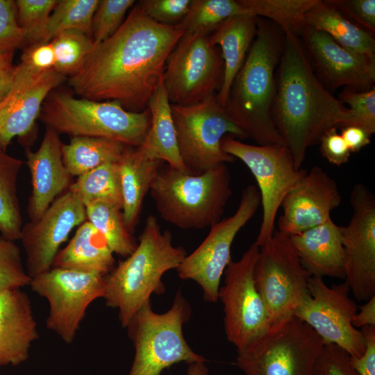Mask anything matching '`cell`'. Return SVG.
<instances>
[{
    "label": "cell",
    "instance_id": "6da1fadb",
    "mask_svg": "<svg viewBox=\"0 0 375 375\" xmlns=\"http://www.w3.org/2000/svg\"><path fill=\"white\" fill-rule=\"evenodd\" d=\"M183 34L151 19L137 3L111 36L93 47L68 84L80 98L142 112L162 84L167 58Z\"/></svg>",
    "mask_w": 375,
    "mask_h": 375
},
{
    "label": "cell",
    "instance_id": "7a4b0ae2",
    "mask_svg": "<svg viewBox=\"0 0 375 375\" xmlns=\"http://www.w3.org/2000/svg\"><path fill=\"white\" fill-rule=\"evenodd\" d=\"M284 34L272 117L300 169L308 149L328 129L349 126L351 115L317 78L297 35Z\"/></svg>",
    "mask_w": 375,
    "mask_h": 375
},
{
    "label": "cell",
    "instance_id": "3957f363",
    "mask_svg": "<svg viewBox=\"0 0 375 375\" xmlns=\"http://www.w3.org/2000/svg\"><path fill=\"white\" fill-rule=\"evenodd\" d=\"M282 48L276 28L257 20L256 35L224 107L247 138L258 145L285 144L272 117L276 88L274 72Z\"/></svg>",
    "mask_w": 375,
    "mask_h": 375
},
{
    "label": "cell",
    "instance_id": "277c9868",
    "mask_svg": "<svg viewBox=\"0 0 375 375\" xmlns=\"http://www.w3.org/2000/svg\"><path fill=\"white\" fill-rule=\"evenodd\" d=\"M186 256L183 247L173 244L170 231H162L156 217L149 216L134 251L106 275L103 299L106 306L118 310L123 328L152 294L164 293L162 275L176 269Z\"/></svg>",
    "mask_w": 375,
    "mask_h": 375
},
{
    "label": "cell",
    "instance_id": "5b68a950",
    "mask_svg": "<svg viewBox=\"0 0 375 375\" xmlns=\"http://www.w3.org/2000/svg\"><path fill=\"white\" fill-rule=\"evenodd\" d=\"M231 181L226 164L199 175L167 165L159 170L149 191L165 222L183 229H202L221 220L232 194Z\"/></svg>",
    "mask_w": 375,
    "mask_h": 375
},
{
    "label": "cell",
    "instance_id": "8992f818",
    "mask_svg": "<svg viewBox=\"0 0 375 375\" xmlns=\"http://www.w3.org/2000/svg\"><path fill=\"white\" fill-rule=\"evenodd\" d=\"M39 119L59 134L104 138L133 147L142 144L151 125L148 108L134 112L117 101L76 98L54 90L44 101Z\"/></svg>",
    "mask_w": 375,
    "mask_h": 375
},
{
    "label": "cell",
    "instance_id": "52a82bcc",
    "mask_svg": "<svg viewBox=\"0 0 375 375\" xmlns=\"http://www.w3.org/2000/svg\"><path fill=\"white\" fill-rule=\"evenodd\" d=\"M191 314L190 305L180 290L171 308L164 313L155 312L151 302L141 308L126 326L135 348L127 375H160L181 362H206L191 349L183 335V324Z\"/></svg>",
    "mask_w": 375,
    "mask_h": 375
},
{
    "label": "cell",
    "instance_id": "ba28073f",
    "mask_svg": "<svg viewBox=\"0 0 375 375\" xmlns=\"http://www.w3.org/2000/svg\"><path fill=\"white\" fill-rule=\"evenodd\" d=\"M324 344L308 325L292 316L237 351L235 362L244 375H314Z\"/></svg>",
    "mask_w": 375,
    "mask_h": 375
},
{
    "label": "cell",
    "instance_id": "9c48e42d",
    "mask_svg": "<svg viewBox=\"0 0 375 375\" xmlns=\"http://www.w3.org/2000/svg\"><path fill=\"white\" fill-rule=\"evenodd\" d=\"M215 95L193 105L171 104L179 153L188 172L192 175L234 161L235 158L222 149L224 137L247 138Z\"/></svg>",
    "mask_w": 375,
    "mask_h": 375
},
{
    "label": "cell",
    "instance_id": "30bf717a",
    "mask_svg": "<svg viewBox=\"0 0 375 375\" xmlns=\"http://www.w3.org/2000/svg\"><path fill=\"white\" fill-rule=\"evenodd\" d=\"M310 277L290 235L275 231L260 246L254 281L267 308L271 326L293 316L297 307L309 295Z\"/></svg>",
    "mask_w": 375,
    "mask_h": 375
},
{
    "label": "cell",
    "instance_id": "8fae6325",
    "mask_svg": "<svg viewBox=\"0 0 375 375\" xmlns=\"http://www.w3.org/2000/svg\"><path fill=\"white\" fill-rule=\"evenodd\" d=\"M221 146L224 152L242 161L257 182L262 215L255 242L260 247L275 231L278 210L285 197L307 170L296 167L285 144L253 145L226 135Z\"/></svg>",
    "mask_w": 375,
    "mask_h": 375
},
{
    "label": "cell",
    "instance_id": "7c38bea8",
    "mask_svg": "<svg viewBox=\"0 0 375 375\" xmlns=\"http://www.w3.org/2000/svg\"><path fill=\"white\" fill-rule=\"evenodd\" d=\"M106 275L65 267H51L31 278L32 291L47 299L46 327L67 344L75 339L89 306L103 298Z\"/></svg>",
    "mask_w": 375,
    "mask_h": 375
},
{
    "label": "cell",
    "instance_id": "4fadbf2b",
    "mask_svg": "<svg viewBox=\"0 0 375 375\" xmlns=\"http://www.w3.org/2000/svg\"><path fill=\"white\" fill-rule=\"evenodd\" d=\"M210 34L184 33L170 53L162 83L171 104L193 105L219 90L224 62Z\"/></svg>",
    "mask_w": 375,
    "mask_h": 375
},
{
    "label": "cell",
    "instance_id": "5bb4252c",
    "mask_svg": "<svg viewBox=\"0 0 375 375\" xmlns=\"http://www.w3.org/2000/svg\"><path fill=\"white\" fill-rule=\"evenodd\" d=\"M260 247L253 242L238 261L226 267L218 299L224 306L226 339L237 351L264 335L271 328L265 305L254 281V268Z\"/></svg>",
    "mask_w": 375,
    "mask_h": 375
},
{
    "label": "cell",
    "instance_id": "9a60e30c",
    "mask_svg": "<svg viewBox=\"0 0 375 375\" xmlns=\"http://www.w3.org/2000/svg\"><path fill=\"white\" fill-rule=\"evenodd\" d=\"M260 206V197L257 187L248 185L242 190L235 213L212 225L201 244L187 255L176 269L181 279L194 281L201 287L205 301L214 303L218 300L221 278L232 260L233 242Z\"/></svg>",
    "mask_w": 375,
    "mask_h": 375
},
{
    "label": "cell",
    "instance_id": "2e32d148",
    "mask_svg": "<svg viewBox=\"0 0 375 375\" xmlns=\"http://www.w3.org/2000/svg\"><path fill=\"white\" fill-rule=\"evenodd\" d=\"M309 295L293 316L308 325L324 344H334L351 357L360 356L365 349L364 336L352 324L358 306L350 298V289L344 282L328 287L323 278L311 276Z\"/></svg>",
    "mask_w": 375,
    "mask_h": 375
},
{
    "label": "cell",
    "instance_id": "e0dca14e",
    "mask_svg": "<svg viewBox=\"0 0 375 375\" xmlns=\"http://www.w3.org/2000/svg\"><path fill=\"white\" fill-rule=\"evenodd\" d=\"M352 216L340 226L344 252V282L358 301L375 296V197L363 183L350 194Z\"/></svg>",
    "mask_w": 375,
    "mask_h": 375
},
{
    "label": "cell",
    "instance_id": "ac0fdd59",
    "mask_svg": "<svg viewBox=\"0 0 375 375\" xmlns=\"http://www.w3.org/2000/svg\"><path fill=\"white\" fill-rule=\"evenodd\" d=\"M87 220L83 203L66 190L35 222L23 226L19 240L25 251V267L32 278L51 269L55 258L72 231Z\"/></svg>",
    "mask_w": 375,
    "mask_h": 375
},
{
    "label": "cell",
    "instance_id": "d6986e66",
    "mask_svg": "<svg viewBox=\"0 0 375 375\" xmlns=\"http://www.w3.org/2000/svg\"><path fill=\"white\" fill-rule=\"evenodd\" d=\"M66 76L55 69L37 71L23 61L15 66L10 89L0 103V147L6 151L14 138H25L39 118L48 95Z\"/></svg>",
    "mask_w": 375,
    "mask_h": 375
},
{
    "label": "cell",
    "instance_id": "ffe728a7",
    "mask_svg": "<svg viewBox=\"0 0 375 375\" xmlns=\"http://www.w3.org/2000/svg\"><path fill=\"white\" fill-rule=\"evenodd\" d=\"M342 201L335 181L322 167L314 166L285 197L278 219V231L288 235L320 225Z\"/></svg>",
    "mask_w": 375,
    "mask_h": 375
},
{
    "label": "cell",
    "instance_id": "44dd1931",
    "mask_svg": "<svg viewBox=\"0 0 375 375\" xmlns=\"http://www.w3.org/2000/svg\"><path fill=\"white\" fill-rule=\"evenodd\" d=\"M303 34L317 72L329 87L349 86L365 91L374 86L375 58L345 49L326 33L310 27H306Z\"/></svg>",
    "mask_w": 375,
    "mask_h": 375
},
{
    "label": "cell",
    "instance_id": "7402d4cb",
    "mask_svg": "<svg viewBox=\"0 0 375 375\" xmlns=\"http://www.w3.org/2000/svg\"><path fill=\"white\" fill-rule=\"evenodd\" d=\"M60 134L49 126L35 151L26 150V165L31 177L32 190L28 201L30 222H35L53 201L68 190L72 176L62 162V146Z\"/></svg>",
    "mask_w": 375,
    "mask_h": 375
},
{
    "label": "cell",
    "instance_id": "603a6c76",
    "mask_svg": "<svg viewBox=\"0 0 375 375\" xmlns=\"http://www.w3.org/2000/svg\"><path fill=\"white\" fill-rule=\"evenodd\" d=\"M39 338L31 301L22 288L0 289V367L25 362Z\"/></svg>",
    "mask_w": 375,
    "mask_h": 375
},
{
    "label": "cell",
    "instance_id": "cb8c5ba5",
    "mask_svg": "<svg viewBox=\"0 0 375 375\" xmlns=\"http://www.w3.org/2000/svg\"><path fill=\"white\" fill-rule=\"evenodd\" d=\"M290 238L303 266L311 276L344 278V252L340 226L331 217Z\"/></svg>",
    "mask_w": 375,
    "mask_h": 375
},
{
    "label": "cell",
    "instance_id": "d4e9b609",
    "mask_svg": "<svg viewBox=\"0 0 375 375\" xmlns=\"http://www.w3.org/2000/svg\"><path fill=\"white\" fill-rule=\"evenodd\" d=\"M164 163L150 157L139 147L129 146H126L117 161L123 217L131 233L139 222L144 199Z\"/></svg>",
    "mask_w": 375,
    "mask_h": 375
},
{
    "label": "cell",
    "instance_id": "484cf974",
    "mask_svg": "<svg viewBox=\"0 0 375 375\" xmlns=\"http://www.w3.org/2000/svg\"><path fill=\"white\" fill-rule=\"evenodd\" d=\"M257 31V18L249 14L233 16L223 22L210 34V40L217 46L224 62L221 86L216 93L224 108L232 83L242 67Z\"/></svg>",
    "mask_w": 375,
    "mask_h": 375
},
{
    "label": "cell",
    "instance_id": "4316f807",
    "mask_svg": "<svg viewBox=\"0 0 375 375\" xmlns=\"http://www.w3.org/2000/svg\"><path fill=\"white\" fill-rule=\"evenodd\" d=\"M147 108L151 114V125L139 147L150 157L188 173L179 153L171 103L163 83L149 100Z\"/></svg>",
    "mask_w": 375,
    "mask_h": 375
},
{
    "label": "cell",
    "instance_id": "83f0119b",
    "mask_svg": "<svg viewBox=\"0 0 375 375\" xmlns=\"http://www.w3.org/2000/svg\"><path fill=\"white\" fill-rule=\"evenodd\" d=\"M113 253L104 238L88 220L79 225L68 244L56 255L52 267L108 274L115 267Z\"/></svg>",
    "mask_w": 375,
    "mask_h": 375
},
{
    "label": "cell",
    "instance_id": "f1b7e54d",
    "mask_svg": "<svg viewBox=\"0 0 375 375\" xmlns=\"http://www.w3.org/2000/svg\"><path fill=\"white\" fill-rule=\"evenodd\" d=\"M305 24L306 27L326 33L345 49L375 58L372 35L347 19L326 1L317 0L306 14Z\"/></svg>",
    "mask_w": 375,
    "mask_h": 375
},
{
    "label": "cell",
    "instance_id": "f546056e",
    "mask_svg": "<svg viewBox=\"0 0 375 375\" xmlns=\"http://www.w3.org/2000/svg\"><path fill=\"white\" fill-rule=\"evenodd\" d=\"M126 145L117 140L96 137H71L62 146V162L67 172L79 176L109 162H117Z\"/></svg>",
    "mask_w": 375,
    "mask_h": 375
},
{
    "label": "cell",
    "instance_id": "4dcf8cb0",
    "mask_svg": "<svg viewBox=\"0 0 375 375\" xmlns=\"http://www.w3.org/2000/svg\"><path fill=\"white\" fill-rule=\"evenodd\" d=\"M24 162L0 147V233L19 240L23 221L17 194V178Z\"/></svg>",
    "mask_w": 375,
    "mask_h": 375
},
{
    "label": "cell",
    "instance_id": "1f68e13d",
    "mask_svg": "<svg viewBox=\"0 0 375 375\" xmlns=\"http://www.w3.org/2000/svg\"><path fill=\"white\" fill-rule=\"evenodd\" d=\"M87 220L104 238L113 253L128 257L138 242L126 228L122 206L108 201L98 200L85 205Z\"/></svg>",
    "mask_w": 375,
    "mask_h": 375
},
{
    "label": "cell",
    "instance_id": "d6a6232c",
    "mask_svg": "<svg viewBox=\"0 0 375 375\" xmlns=\"http://www.w3.org/2000/svg\"><path fill=\"white\" fill-rule=\"evenodd\" d=\"M253 17L273 21L283 33L294 35L305 29V16L317 0H238Z\"/></svg>",
    "mask_w": 375,
    "mask_h": 375
},
{
    "label": "cell",
    "instance_id": "836d02e7",
    "mask_svg": "<svg viewBox=\"0 0 375 375\" xmlns=\"http://www.w3.org/2000/svg\"><path fill=\"white\" fill-rule=\"evenodd\" d=\"M68 190L74 193L83 204L108 201L122 208V197L117 162L104 163L77 177Z\"/></svg>",
    "mask_w": 375,
    "mask_h": 375
},
{
    "label": "cell",
    "instance_id": "e575fe53",
    "mask_svg": "<svg viewBox=\"0 0 375 375\" xmlns=\"http://www.w3.org/2000/svg\"><path fill=\"white\" fill-rule=\"evenodd\" d=\"M99 1L58 0L48 19L40 42H49L66 31H78L91 36L92 18Z\"/></svg>",
    "mask_w": 375,
    "mask_h": 375
},
{
    "label": "cell",
    "instance_id": "d590c367",
    "mask_svg": "<svg viewBox=\"0 0 375 375\" xmlns=\"http://www.w3.org/2000/svg\"><path fill=\"white\" fill-rule=\"evenodd\" d=\"M248 14L235 0H192L186 16L176 25L184 33H211L231 17Z\"/></svg>",
    "mask_w": 375,
    "mask_h": 375
},
{
    "label": "cell",
    "instance_id": "8d00e7d4",
    "mask_svg": "<svg viewBox=\"0 0 375 375\" xmlns=\"http://www.w3.org/2000/svg\"><path fill=\"white\" fill-rule=\"evenodd\" d=\"M55 53L54 69L70 76L82 66L93 49L92 37L78 31H66L51 41Z\"/></svg>",
    "mask_w": 375,
    "mask_h": 375
},
{
    "label": "cell",
    "instance_id": "74e56055",
    "mask_svg": "<svg viewBox=\"0 0 375 375\" xmlns=\"http://www.w3.org/2000/svg\"><path fill=\"white\" fill-rule=\"evenodd\" d=\"M58 0H17V21L28 44L40 42L48 19Z\"/></svg>",
    "mask_w": 375,
    "mask_h": 375
},
{
    "label": "cell",
    "instance_id": "f35d334b",
    "mask_svg": "<svg viewBox=\"0 0 375 375\" xmlns=\"http://www.w3.org/2000/svg\"><path fill=\"white\" fill-rule=\"evenodd\" d=\"M133 0H99L92 22L94 46L111 36L122 25Z\"/></svg>",
    "mask_w": 375,
    "mask_h": 375
},
{
    "label": "cell",
    "instance_id": "ab89813d",
    "mask_svg": "<svg viewBox=\"0 0 375 375\" xmlns=\"http://www.w3.org/2000/svg\"><path fill=\"white\" fill-rule=\"evenodd\" d=\"M31 281L20 248L0 234V289L22 288Z\"/></svg>",
    "mask_w": 375,
    "mask_h": 375
},
{
    "label": "cell",
    "instance_id": "60d3db41",
    "mask_svg": "<svg viewBox=\"0 0 375 375\" xmlns=\"http://www.w3.org/2000/svg\"><path fill=\"white\" fill-rule=\"evenodd\" d=\"M340 101L349 106L351 119L349 126H357L369 132L375 133V88L356 92L345 90L340 94Z\"/></svg>",
    "mask_w": 375,
    "mask_h": 375
},
{
    "label": "cell",
    "instance_id": "b9f144b4",
    "mask_svg": "<svg viewBox=\"0 0 375 375\" xmlns=\"http://www.w3.org/2000/svg\"><path fill=\"white\" fill-rule=\"evenodd\" d=\"M192 0H144L139 6L156 22L175 26L188 14Z\"/></svg>",
    "mask_w": 375,
    "mask_h": 375
},
{
    "label": "cell",
    "instance_id": "7bdbcfd3",
    "mask_svg": "<svg viewBox=\"0 0 375 375\" xmlns=\"http://www.w3.org/2000/svg\"><path fill=\"white\" fill-rule=\"evenodd\" d=\"M25 43L15 1L0 0V51H15Z\"/></svg>",
    "mask_w": 375,
    "mask_h": 375
},
{
    "label": "cell",
    "instance_id": "ee69618b",
    "mask_svg": "<svg viewBox=\"0 0 375 375\" xmlns=\"http://www.w3.org/2000/svg\"><path fill=\"white\" fill-rule=\"evenodd\" d=\"M314 375H359L352 367L350 356L334 344H324L315 365Z\"/></svg>",
    "mask_w": 375,
    "mask_h": 375
},
{
    "label": "cell",
    "instance_id": "f6af8a7d",
    "mask_svg": "<svg viewBox=\"0 0 375 375\" xmlns=\"http://www.w3.org/2000/svg\"><path fill=\"white\" fill-rule=\"evenodd\" d=\"M347 19L369 33L375 31V0L326 1Z\"/></svg>",
    "mask_w": 375,
    "mask_h": 375
},
{
    "label": "cell",
    "instance_id": "bcb514c9",
    "mask_svg": "<svg viewBox=\"0 0 375 375\" xmlns=\"http://www.w3.org/2000/svg\"><path fill=\"white\" fill-rule=\"evenodd\" d=\"M319 144L322 156L331 164L339 167L349 161L351 151L336 127L328 129Z\"/></svg>",
    "mask_w": 375,
    "mask_h": 375
},
{
    "label": "cell",
    "instance_id": "7dc6e473",
    "mask_svg": "<svg viewBox=\"0 0 375 375\" xmlns=\"http://www.w3.org/2000/svg\"><path fill=\"white\" fill-rule=\"evenodd\" d=\"M20 60L37 71L54 69L56 59L51 42L29 44L24 50Z\"/></svg>",
    "mask_w": 375,
    "mask_h": 375
},
{
    "label": "cell",
    "instance_id": "c3c4849f",
    "mask_svg": "<svg viewBox=\"0 0 375 375\" xmlns=\"http://www.w3.org/2000/svg\"><path fill=\"white\" fill-rule=\"evenodd\" d=\"M364 336L365 349L359 357H351L352 367L359 375H375V326L360 328Z\"/></svg>",
    "mask_w": 375,
    "mask_h": 375
},
{
    "label": "cell",
    "instance_id": "681fc988",
    "mask_svg": "<svg viewBox=\"0 0 375 375\" xmlns=\"http://www.w3.org/2000/svg\"><path fill=\"white\" fill-rule=\"evenodd\" d=\"M341 136L351 153L358 152L370 143L372 135L364 128L357 126H347L342 128Z\"/></svg>",
    "mask_w": 375,
    "mask_h": 375
},
{
    "label": "cell",
    "instance_id": "f907efd6",
    "mask_svg": "<svg viewBox=\"0 0 375 375\" xmlns=\"http://www.w3.org/2000/svg\"><path fill=\"white\" fill-rule=\"evenodd\" d=\"M355 315L352 324L356 328L375 326V296L360 306Z\"/></svg>",
    "mask_w": 375,
    "mask_h": 375
},
{
    "label": "cell",
    "instance_id": "816d5d0a",
    "mask_svg": "<svg viewBox=\"0 0 375 375\" xmlns=\"http://www.w3.org/2000/svg\"><path fill=\"white\" fill-rule=\"evenodd\" d=\"M14 51H0V82L12 78Z\"/></svg>",
    "mask_w": 375,
    "mask_h": 375
},
{
    "label": "cell",
    "instance_id": "f5cc1de1",
    "mask_svg": "<svg viewBox=\"0 0 375 375\" xmlns=\"http://www.w3.org/2000/svg\"><path fill=\"white\" fill-rule=\"evenodd\" d=\"M206 362H197L189 364L187 375H208V370Z\"/></svg>",
    "mask_w": 375,
    "mask_h": 375
},
{
    "label": "cell",
    "instance_id": "db71d44e",
    "mask_svg": "<svg viewBox=\"0 0 375 375\" xmlns=\"http://www.w3.org/2000/svg\"><path fill=\"white\" fill-rule=\"evenodd\" d=\"M11 81L12 78L0 82V103L7 94L11 85Z\"/></svg>",
    "mask_w": 375,
    "mask_h": 375
}]
</instances>
